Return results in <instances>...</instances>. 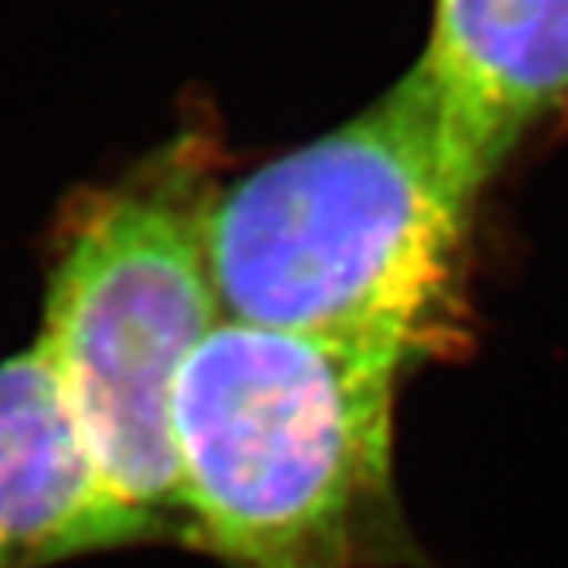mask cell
Segmentation results:
<instances>
[{
  "instance_id": "cell-4",
  "label": "cell",
  "mask_w": 568,
  "mask_h": 568,
  "mask_svg": "<svg viewBox=\"0 0 568 568\" xmlns=\"http://www.w3.org/2000/svg\"><path fill=\"white\" fill-rule=\"evenodd\" d=\"M469 199L568 97V0H435L408 72Z\"/></svg>"
},
{
  "instance_id": "cell-2",
  "label": "cell",
  "mask_w": 568,
  "mask_h": 568,
  "mask_svg": "<svg viewBox=\"0 0 568 568\" xmlns=\"http://www.w3.org/2000/svg\"><path fill=\"white\" fill-rule=\"evenodd\" d=\"M415 79L206 202L223 318L381 343H445L469 206Z\"/></svg>"
},
{
  "instance_id": "cell-1",
  "label": "cell",
  "mask_w": 568,
  "mask_h": 568,
  "mask_svg": "<svg viewBox=\"0 0 568 568\" xmlns=\"http://www.w3.org/2000/svg\"><path fill=\"white\" fill-rule=\"evenodd\" d=\"M394 346L220 318L179 374L189 548L226 568H428L397 500Z\"/></svg>"
},
{
  "instance_id": "cell-5",
  "label": "cell",
  "mask_w": 568,
  "mask_h": 568,
  "mask_svg": "<svg viewBox=\"0 0 568 568\" xmlns=\"http://www.w3.org/2000/svg\"><path fill=\"white\" fill-rule=\"evenodd\" d=\"M124 548L106 486L42 343L0 359V568Z\"/></svg>"
},
{
  "instance_id": "cell-3",
  "label": "cell",
  "mask_w": 568,
  "mask_h": 568,
  "mask_svg": "<svg viewBox=\"0 0 568 568\" xmlns=\"http://www.w3.org/2000/svg\"><path fill=\"white\" fill-rule=\"evenodd\" d=\"M202 213L175 192L93 202L62 247L34 339L83 428L124 548H189L172 456V397L223 318Z\"/></svg>"
}]
</instances>
